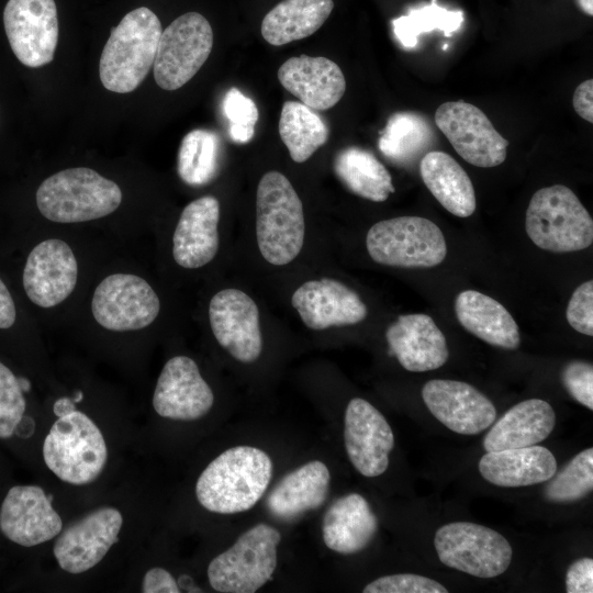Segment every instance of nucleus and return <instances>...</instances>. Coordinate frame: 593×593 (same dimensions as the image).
Wrapping results in <instances>:
<instances>
[{"mask_svg":"<svg viewBox=\"0 0 593 593\" xmlns=\"http://www.w3.org/2000/svg\"><path fill=\"white\" fill-rule=\"evenodd\" d=\"M271 474L272 461L264 450L250 446L232 447L202 471L195 484V495L210 512H245L261 499Z\"/></svg>","mask_w":593,"mask_h":593,"instance_id":"f257e3e1","label":"nucleus"},{"mask_svg":"<svg viewBox=\"0 0 593 593\" xmlns=\"http://www.w3.org/2000/svg\"><path fill=\"white\" fill-rule=\"evenodd\" d=\"M158 16L139 7L126 13L112 29L99 63L103 87L112 92L134 91L154 65L161 35Z\"/></svg>","mask_w":593,"mask_h":593,"instance_id":"f03ea898","label":"nucleus"},{"mask_svg":"<svg viewBox=\"0 0 593 593\" xmlns=\"http://www.w3.org/2000/svg\"><path fill=\"white\" fill-rule=\"evenodd\" d=\"M302 201L289 179L279 171L266 172L257 188L256 237L261 256L271 265L291 262L304 243Z\"/></svg>","mask_w":593,"mask_h":593,"instance_id":"7ed1b4c3","label":"nucleus"},{"mask_svg":"<svg viewBox=\"0 0 593 593\" xmlns=\"http://www.w3.org/2000/svg\"><path fill=\"white\" fill-rule=\"evenodd\" d=\"M122 201L112 180L85 167L58 171L36 191V204L44 217L56 223H79L104 217Z\"/></svg>","mask_w":593,"mask_h":593,"instance_id":"20e7f679","label":"nucleus"},{"mask_svg":"<svg viewBox=\"0 0 593 593\" xmlns=\"http://www.w3.org/2000/svg\"><path fill=\"white\" fill-rule=\"evenodd\" d=\"M525 228L541 249L570 253L588 248L593 242V220L575 193L553 184L537 190L527 206Z\"/></svg>","mask_w":593,"mask_h":593,"instance_id":"39448f33","label":"nucleus"},{"mask_svg":"<svg viewBox=\"0 0 593 593\" xmlns=\"http://www.w3.org/2000/svg\"><path fill=\"white\" fill-rule=\"evenodd\" d=\"M48 469L61 481L83 485L103 471L108 448L99 427L85 413L72 411L58 417L43 444Z\"/></svg>","mask_w":593,"mask_h":593,"instance_id":"423d86ee","label":"nucleus"},{"mask_svg":"<svg viewBox=\"0 0 593 593\" xmlns=\"http://www.w3.org/2000/svg\"><path fill=\"white\" fill-rule=\"evenodd\" d=\"M366 247L373 261L402 268L435 267L447 254L440 228L422 216H398L373 224Z\"/></svg>","mask_w":593,"mask_h":593,"instance_id":"0eeeda50","label":"nucleus"},{"mask_svg":"<svg viewBox=\"0 0 593 593\" xmlns=\"http://www.w3.org/2000/svg\"><path fill=\"white\" fill-rule=\"evenodd\" d=\"M280 533L260 523L245 532L208 567L211 586L222 593H254L267 583L277 567Z\"/></svg>","mask_w":593,"mask_h":593,"instance_id":"6e6552de","label":"nucleus"},{"mask_svg":"<svg viewBox=\"0 0 593 593\" xmlns=\"http://www.w3.org/2000/svg\"><path fill=\"white\" fill-rule=\"evenodd\" d=\"M434 546L445 566L482 579L504 573L513 555L504 536L470 522H454L439 527Z\"/></svg>","mask_w":593,"mask_h":593,"instance_id":"1a4fd4ad","label":"nucleus"},{"mask_svg":"<svg viewBox=\"0 0 593 593\" xmlns=\"http://www.w3.org/2000/svg\"><path fill=\"white\" fill-rule=\"evenodd\" d=\"M213 47V31L198 12L175 19L163 32L154 60V78L164 90L184 86L206 61Z\"/></svg>","mask_w":593,"mask_h":593,"instance_id":"9d476101","label":"nucleus"},{"mask_svg":"<svg viewBox=\"0 0 593 593\" xmlns=\"http://www.w3.org/2000/svg\"><path fill=\"white\" fill-rule=\"evenodd\" d=\"M435 124L467 163L491 168L504 163L508 141L482 110L465 101H448L435 112Z\"/></svg>","mask_w":593,"mask_h":593,"instance_id":"9b49d317","label":"nucleus"},{"mask_svg":"<svg viewBox=\"0 0 593 593\" xmlns=\"http://www.w3.org/2000/svg\"><path fill=\"white\" fill-rule=\"evenodd\" d=\"M91 310L96 321L114 332L142 329L150 325L160 310L159 299L143 278L113 273L96 288Z\"/></svg>","mask_w":593,"mask_h":593,"instance_id":"f8f14e48","label":"nucleus"},{"mask_svg":"<svg viewBox=\"0 0 593 593\" xmlns=\"http://www.w3.org/2000/svg\"><path fill=\"white\" fill-rule=\"evenodd\" d=\"M3 25L21 64L38 68L54 59L58 43L55 0H9L3 10Z\"/></svg>","mask_w":593,"mask_h":593,"instance_id":"ddd939ff","label":"nucleus"},{"mask_svg":"<svg viewBox=\"0 0 593 593\" xmlns=\"http://www.w3.org/2000/svg\"><path fill=\"white\" fill-rule=\"evenodd\" d=\"M123 517L118 508L103 506L72 522L57 535L54 556L59 567L71 574L97 566L119 540Z\"/></svg>","mask_w":593,"mask_h":593,"instance_id":"4468645a","label":"nucleus"},{"mask_svg":"<svg viewBox=\"0 0 593 593\" xmlns=\"http://www.w3.org/2000/svg\"><path fill=\"white\" fill-rule=\"evenodd\" d=\"M209 320L217 343L236 360L258 359L262 350L259 310L255 301L238 289L219 291L210 301Z\"/></svg>","mask_w":593,"mask_h":593,"instance_id":"2eb2a0df","label":"nucleus"},{"mask_svg":"<svg viewBox=\"0 0 593 593\" xmlns=\"http://www.w3.org/2000/svg\"><path fill=\"white\" fill-rule=\"evenodd\" d=\"M344 422L345 447L353 466L365 477L382 474L394 447V435L384 416L368 401L354 398Z\"/></svg>","mask_w":593,"mask_h":593,"instance_id":"dca6fc26","label":"nucleus"},{"mask_svg":"<svg viewBox=\"0 0 593 593\" xmlns=\"http://www.w3.org/2000/svg\"><path fill=\"white\" fill-rule=\"evenodd\" d=\"M422 398L435 418L458 434H479L496 418L492 401L466 382L429 380L422 389Z\"/></svg>","mask_w":593,"mask_h":593,"instance_id":"f3484780","label":"nucleus"},{"mask_svg":"<svg viewBox=\"0 0 593 593\" xmlns=\"http://www.w3.org/2000/svg\"><path fill=\"white\" fill-rule=\"evenodd\" d=\"M63 521L38 485L11 488L0 506V530L9 540L33 547L56 537Z\"/></svg>","mask_w":593,"mask_h":593,"instance_id":"a211bd4d","label":"nucleus"},{"mask_svg":"<svg viewBox=\"0 0 593 593\" xmlns=\"http://www.w3.org/2000/svg\"><path fill=\"white\" fill-rule=\"evenodd\" d=\"M213 403V392L193 359L176 356L165 363L153 395V406L158 415L194 421L209 413Z\"/></svg>","mask_w":593,"mask_h":593,"instance_id":"6ab92c4d","label":"nucleus"},{"mask_svg":"<svg viewBox=\"0 0 593 593\" xmlns=\"http://www.w3.org/2000/svg\"><path fill=\"white\" fill-rule=\"evenodd\" d=\"M78 266L67 243L46 239L29 254L22 281L27 298L41 307L61 303L74 291Z\"/></svg>","mask_w":593,"mask_h":593,"instance_id":"aec40b11","label":"nucleus"},{"mask_svg":"<svg viewBox=\"0 0 593 593\" xmlns=\"http://www.w3.org/2000/svg\"><path fill=\"white\" fill-rule=\"evenodd\" d=\"M291 304L304 325L316 331L355 325L368 314L354 290L331 278L304 282L293 292Z\"/></svg>","mask_w":593,"mask_h":593,"instance_id":"412c9836","label":"nucleus"},{"mask_svg":"<svg viewBox=\"0 0 593 593\" xmlns=\"http://www.w3.org/2000/svg\"><path fill=\"white\" fill-rule=\"evenodd\" d=\"M390 351L412 372L435 370L449 357L446 337L426 314L400 315L385 331Z\"/></svg>","mask_w":593,"mask_h":593,"instance_id":"4be33fe9","label":"nucleus"},{"mask_svg":"<svg viewBox=\"0 0 593 593\" xmlns=\"http://www.w3.org/2000/svg\"><path fill=\"white\" fill-rule=\"evenodd\" d=\"M278 79L303 104L318 111L333 108L346 90L339 66L323 56L301 55L287 59L278 69Z\"/></svg>","mask_w":593,"mask_h":593,"instance_id":"5701e85b","label":"nucleus"},{"mask_svg":"<svg viewBox=\"0 0 593 593\" xmlns=\"http://www.w3.org/2000/svg\"><path fill=\"white\" fill-rule=\"evenodd\" d=\"M220 203L204 195L190 202L181 212L172 236L175 261L187 269L209 264L219 249Z\"/></svg>","mask_w":593,"mask_h":593,"instance_id":"b1692460","label":"nucleus"},{"mask_svg":"<svg viewBox=\"0 0 593 593\" xmlns=\"http://www.w3.org/2000/svg\"><path fill=\"white\" fill-rule=\"evenodd\" d=\"M481 475L505 488L527 486L548 481L557 471L553 454L542 446L486 451L479 461Z\"/></svg>","mask_w":593,"mask_h":593,"instance_id":"393cba45","label":"nucleus"},{"mask_svg":"<svg viewBox=\"0 0 593 593\" xmlns=\"http://www.w3.org/2000/svg\"><path fill=\"white\" fill-rule=\"evenodd\" d=\"M493 423L483 439L485 451L537 445L553 430L556 414L548 402L529 399L515 404Z\"/></svg>","mask_w":593,"mask_h":593,"instance_id":"a878e982","label":"nucleus"},{"mask_svg":"<svg viewBox=\"0 0 593 593\" xmlns=\"http://www.w3.org/2000/svg\"><path fill=\"white\" fill-rule=\"evenodd\" d=\"M377 529V516L367 500L358 493L337 499L326 511L322 526L325 545L343 555L365 549Z\"/></svg>","mask_w":593,"mask_h":593,"instance_id":"bb28decb","label":"nucleus"},{"mask_svg":"<svg viewBox=\"0 0 593 593\" xmlns=\"http://www.w3.org/2000/svg\"><path fill=\"white\" fill-rule=\"evenodd\" d=\"M459 323L481 340L504 349L521 344L518 325L495 299L474 290L461 291L455 301Z\"/></svg>","mask_w":593,"mask_h":593,"instance_id":"cd10ccee","label":"nucleus"},{"mask_svg":"<svg viewBox=\"0 0 593 593\" xmlns=\"http://www.w3.org/2000/svg\"><path fill=\"white\" fill-rule=\"evenodd\" d=\"M331 474L325 463L313 460L284 475L267 499L269 512L291 519L320 507L326 500Z\"/></svg>","mask_w":593,"mask_h":593,"instance_id":"c85d7f7f","label":"nucleus"},{"mask_svg":"<svg viewBox=\"0 0 593 593\" xmlns=\"http://www.w3.org/2000/svg\"><path fill=\"white\" fill-rule=\"evenodd\" d=\"M423 182L451 214L468 217L475 211V193L465 169L448 154L432 150L419 163Z\"/></svg>","mask_w":593,"mask_h":593,"instance_id":"c756f323","label":"nucleus"},{"mask_svg":"<svg viewBox=\"0 0 593 593\" xmlns=\"http://www.w3.org/2000/svg\"><path fill=\"white\" fill-rule=\"evenodd\" d=\"M334 8L333 0H282L262 19L261 35L281 46L315 33Z\"/></svg>","mask_w":593,"mask_h":593,"instance_id":"7c9ffc66","label":"nucleus"},{"mask_svg":"<svg viewBox=\"0 0 593 593\" xmlns=\"http://www.w3.org/2000/svg\"><path fill=\"white\" fill-rule=\"evenodd\" d=\"M334 170L353 193L374 202L385 201L395 191L387 168L370 152L359 147L340 150Z\"/></svg>","mask_w":593,"mask_h":593,"instance_id":"2f4dec72","label":"nucleus"},{"mask_svg":"<svg viewBox=\"0 0 593 593\" xmlns=\"http://www.w3.org/2000/svg\"><path fill=\"white\" fill-rule=\"evenodd\" d=\"M279 135L293 161L304 163L329 135L322 118L302 102L286 101L279 119Z\"/></svg>","mask_w":593,"mask_h":593,"instance_id":"473e14b6","label":"nucleus"},{"mask_svg":"<svg viewBox=\"0 0 593 593\" xmlns=\"http://www.w3.org/2000/svg\"><path fill=\"white\" fill-rule=\"evenodd\" d=\"M434 132L425 118L413 112L391 115L378 142L379 149L390 160L406 164L428 148Z\"/></svg>","mask_w":593,"mask_h":593,"instance_id":"72a5a7b5","label":"nucleus"},{"mask_svg":"<svg viewBox=\"0 0 593 593\" xmlns=\"http://www.w3.org/2000/svg\"><path fill=\"white\" fill-rule=\"evenodd\" d=\"M219 156V135L210 130H192L180 143L178 175L189 186H203L215 177Z\"/></svg>","mask_w":593,"mask_h":593,"instance_id":"f704fd0d","label":"nucleus"},{"mask_svg":"<svg viewBox=\"0 0 593 593\" xmlns=\"http://www.w3.org/2000/svg\"><path fill=\"white\" fill-rule=\"evenodd\" d=\"M462 22L461 11L447 10L438 5L436 0H432L429 4L393 20L392 25L400 44L405 48H414L421 34L436 30L445 36H451Z\"/></svg>","mask_w":593,"mask_h":593,"instance_id":"c9c22d12","label":"nucleus"},{"mask_svg":"<svg viewBox=\"0 0 593 593\" xmlns=\"http://www.w3.org/2000/svg\"><path fill=\"white\" fill-rule=\"evenodd\" d=\"M548 481L545 489L548 501L569 503L585 497L593 489V449L578 454Z\"/></svg>","mask_w":593,"mask_h":593,"instance_id":"e433bc0d","label":"nucleus"},{"mask_svg":"<svg viewBox=\"0 0 593 593\" xmlns=\"http://www.w3.org/2000/svg\"><path fill=\"white\" fill-rule=\"evenodd\" d=\"M223 112L228 121L230 137L239 144L249 142L255 134L259 113L256 103L239 89H228L223 99Z\"/></svg>","mask_w":593,"mask_h":593,"instance_id":"4c0bfd02","label":"nucleus"},{"mask_svg":"<svg viewBox=\"0 0 593 593\" xmlns=\"http://www.w3.org/2000/svg\"><path fill=\"white\" fill-rule=\"evenodd\" d=\"M25 407L19 378L0 361V438H10L15 433Z\"/></svg>","mask_w":593,"mask_h":593,"instance_id":"58836bf2","label":"nucleus"},{"mask_svg":"<svg viewBox=\"0 0 593 593\" xmlns=\"http://www.w3.org/2000/svg\"><path fill=\"white\" fill-rule=\"evenodd\" d=\"M436 580L414 574L399 573L378 578L367 584L363 593H447Z\"/></svg>","mask_w":593,"mask_h":593,"instance_id":"ea45409f","label":"nucleus"},{"mask_svg":"<svg viewBox=\"0 0 593 593\" xmlns=\"http://www.w3.org/2000/svg\"><path fill=\"white\" fill-rule=\"evenodd\" d=\"M561 382L580 404L593 410V367L583 360H572L561 370Z\"/></svg>","mask_w":593,"mask_h":593,"instance_id":"a19ab883","label":"nucleus"},{"mask_svg":"<svg viewBox=\"0 0 593 593\" xmlns=\"http://www.w3.org/2000/svg\"><path fill=\"white\" fill-rule=\"evenodd\" d=\"M569 325L577 332L593 335V281L580 284L572 293L566 312Z\"/></svg>","mask_w":593,"mask_h":593,"instance_id":"79ce46f5","label":"nucleus"},{"mask_svg":"<svg viewBox=\"0 0 593 593\" xmlns=\"http://www.w3.org/2000/svg\"><path fill=\"white\" fill-rule=\"evenodd\" d=\"M566 591L568 593L593 592V560L581 558L574 561L566 574Z\"/></svg>","mask_w":593,"mask_h":593,"instance_id":"37998d69","label":"nucleus"},{"mask_svg":"<svg viewBox=\"0 0 593 593\" xmlns=\"http://www.w3.org/2000/svg\"><path fill=\"white\" fill-rule=\"evenodd\" d=\"M142 592L144 593H179L180 589L175 578L163 568L149 569L143 579Z\"/></svg>","mask_w":593,"mask_h":593,"instance_id":"c03bdc74","label":"nucleus"},{"mask_svg":"<svg viewBox=\"0 0 593 593\" xmlns=\"http://www.w3.org/2000/svg\"><path fill=\"white\" fill-rule=\"evenodd\" d=\"M573 108L583 120L593 122V80L588 79L581 82L574 90L572 97Z\"/></svg>","mask_w":593,"mask_h":593,"instance_id":"a18cd8bd","label":"nucleus"},{"mask_svg":"<svg viewBox=\"0 0 593 593\" xmlns=\"http://www.w3.org/2000/svg\"><path fill=\"white\" fill-rule=\"evenodd\" d=\"M16 317L15 305L11 293L0 278V328H10Z\"/></svg>","mask_w":593,"mask_h":593,"instance_id":"49530a36","label":"nucleus"},{"mask_svg":"<svg viewBox=\"0 0 593 593\" xmlns=\"http://www.w3.org/2000/svg\"><path fill=\"white\" fill-rule=\"evenodd\" d=\"M75 410V402L69 398H60L54 404V413L57 417L67 415Z\"/></svg>","mask_w":593,"mask_h":593,"instance_id":"de8ad7c7","label":"nucleus"},{"mask_svg":"<svg viewBox=\"0 0 593 593\" xmlns=\"http://www.w3.org/2000/svg\"><path fill=\"white\" fill-rule=\"evenodd\" d=\"M579 9L583 11L586 15H593V2L592 0H575Z\"/></svg>","mask_w":593,"mask_h":593,"instance_id":"09e8293b","label":"nucleus"},{"mask_svg":"<svg viewBox=\"0 0 593 593\" xmlns=\"http://www.w3.org/2000/svg\"><path fill=\"white\" fill-rule=\"evenodd\" d=\"M19 382H20V385H21L23 392L30 390V382H29L26 379H24V378H19Z\"/></svg>","mask_w":593,"mask_h":593,"instance_id":"8fccbe9b","label":"nucleus"},{"mask_svg":"<svg viewBox=\"0 0 593 593\" xmlns=\"http://www.w3.org/2000/svg\"><path fill=\"white\" fill-rule=\"evenodd\" d=\"M82 396H83L82 393L80 391H78L72 400H74L75 403L80 402L82 400Z\"/></svg>","mask_w":593,"mask_h":593,"instance_id":"3c124183","label":"nucleus"}]
</instances>
